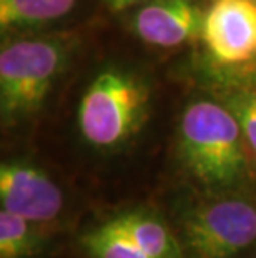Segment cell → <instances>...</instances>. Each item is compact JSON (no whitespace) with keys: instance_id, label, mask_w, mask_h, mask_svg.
Masks as SVG:
<instances>
[{"instance_id":"obj_1","label":"cell","mask_w":256,"mask_h":258,"mask_svg":"<svg viewBox=\"0 0 256 258\" xmlns=\"http://www.w3.org/2000/svg\"><path fill=\"white\" fill-rule=\"evenodd\" d=\"M178 152L188 172L208 186L228 188L246 175L243 132L225 103L198 100L185 108Z\"/></svg>"},{"instance_id":"obj_2","label":"cell","mask_w":256,"mask_h":258,"mask_svg":"<svg viewBox=\"0 0 256 258\" xmlns=\"http://www.w3.org/2000/svg\"><path fill=\"white\" fill-rule=\"evenodd\" d=\"M150 90L137 75L120 69L100 72L78 105V127L90 145L113 148L137 134L148 110Z\"/></svg>"},{"instance_id":"obj_3","label":"cell","mask_w":256,"mask_h":258,"mask_svg":"<svg viewBox=\"0 0 256 258\" xmlns=\"http://www.w3.org/2000/svg\"><path fill=\"white\" fill-rule=\"evenodd\" d=\"M67 62V50L48 38L9 42L0 50V108L4 118L37 112Z\"/></svg>"},{"instance_id":"obj_4","label":"cell","mask_w":256,"mask_h":258,"mask_svg":"<svg viewBox=\"0 0 256 258\" xmlns=\"http://www.w3.org/2000/svg\"><path fill=\"white\" fill-rule=\"evenodd\" d=\"M256 240V205L221 199L198 207L185 222V241L197 258H233Z\"/></svg>"},{"instance_id":"obj_5","label":"cell","mask_w":256,"mask_h":258,"mask_svg":"<svg viewBox=\"0 0 256 258\" xmlns=\"http://www.w3.org/2000/svg\"><path fill=\"white\" fill-rule=\"evenodd\" d=\"M201 37L218 65L251 63L256 60V0H213L203 17Z\"/></svg>"},{"instance_id":"obj_6","label":"cell","mask_w":256,"mask_h":258,"mask_svg":"<svg viewBox=\"0 0 256 258\" xmlns=\"http://www.w3.org/2000/svg\"><path fill=\"white\" fill-rule=\"evenodd\" d=\"M0 203L32 223L48 222L62 212L63 194L43 170L10 162L0 167Z\"/></svg>"},{"instance_id":"obj_7","label":"cell","mask_w":256,"mask_h":258,"mask_svg":"<svg viewBox=\"0 0 256 258\" xmlns=\"http://www.w3.org/2000/svg\"><path fill=\"white\" fill-rule=\"evenodd\" d=\"M203 17L193 0H153L137 12L133 29L145 43L172 48L198 37Z\"/></svg>"},{"instance_id":"obj_8","label":"cell","mask_w":256,"mask_h":258,"mask_svg":"<svg viewBox=\"0 0 256 258\" xmlns=\"http://www.w3.org/2000/svg\"><path fill=\"white\" fill-rule=\"evenodd\" d=\"M115 220L150 258H182L175 237L166 225L151 213L128 212Z\"/></svg>"},{"instance_id":"obj_9","label":"cell","mask_w":256,"mask_h":258,"mask_svg":"<svg viewBox=\"0 0 256 258\" xmlns=\"http://www.w3.org/2000/svg\"><path fill=\"white\" fill-rule=\"evenodd\" d=\"M77 0H0V29L20 30L63 19Z\"/></svg>"},{"instance_id":"obj_10","label":"cell","mask_w":256,"mask_h":258,"mask_svg":"<svg viewBox=\"0 0 256 258\" xmlns=\"http://www.w3.org/2000/svg\"><path fill=\"white\" fill-rule=\"evenodd\" d=\"M80 241L90 258H150L115 218L85 233Z\"/></svg>"},{"instance_id":"obj_11","label":"cell","mask_w":256,"mask_h":258,"mask_svg":"<svg viewBox=\"0 0 256 258\" xmlns=\"http://www.w3.org/2000/svg\"><path fill=\"white\" fill-rule=\"evenodd\" d=\"M27 218L2 208L0 212V258H27L37 251L39 238Z\"/></svg>"},{"instance_id":"obj_12","label":"cell","mask_w":256,"mask_h":258,"mask_svg":"<svg viewBox=\"0 0 256 258\" xmlns=\"http://www.w3.org/2000/svg\"><path fill=\"white\" fill-rule=\"evenodd\" d=\"M223 103L235 115L243 132L244 144L256 155V85L233 87L225 93Z\"/></svg>"},{"instance_id":"obj_13","label":"cell","mask_w":256,"mask_h":258,"mask_svg":"<svg viewBox=\"0 0 256 258\" xmlns=\"http://www.w3.org/2000/svg\"><path fill=\"white\" fill-rule=\"evenodd\" d=\"M103 2H105L107 7L113 10V12H122V10L133 7V5L145 2V0H103Z\"/></svg>"},{"instance_id":"obj_14","label":"cell","mask_w":256,"mask_h":258,"mask_svg":"<svg viewBox=\"0 0 256 258\" xmlns=\"http://www.w3.org/2000/svg\"><path fill=\"white\" fill-rule=\"evenodd\" d=\"M253 74H254V77H256V60H253ZM246 85H256V79L254 80H251V82H249V84H246Z\"/></svg>"}]
</instances>
